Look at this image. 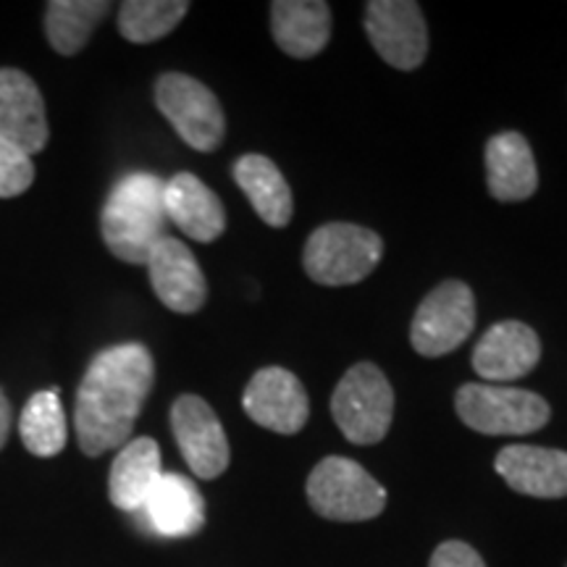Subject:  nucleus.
<instances>
[{
    "instance_id": "nucleus-1",
    "label": "nucleus",
    "mask_w": 567,
    "mask_h": 567,
    "mask_svg": "<svg viewBox=\"0 0 567 567\" xmlns=\"http://www.w3.org/2000/svg\"><path fill=\"white\" fill-rule=\"evenodd\" d=\"M155 381L153 354L145 344H116L95 354L76 392V442L87 457L130 442Z\"/></svg>"
},
{
    "instance_id": "nucleus-2",
    "label": "nucleus",
    "mask_w": 567,
    "mask_h": 567,
    "mask_svg": "<svg viewBox=\"0 0 567 567\" xmlns=\"http://www.w3.org/2000/svg\"><path fill=\"white\" fill-rule=\"evenodd\" d=\"M166 182L147 172L126 174L111 189L101 213V234L118 260L145 266L155 245L166 237Z\"/></svg>"
},
{
    "instance_id": "nucleus-3",
    "label": "nucleus",
    "mask_w": 567,
    "mask_h": 567,
    "mask_svg": "<svg viewBox=\"0 0 567 567\" xmlns=\"http://www.w3.org/2000/svg\"><path fill=\"white\" fill-rule=\"evenodd\" d=\"M384 258V239L358 224L318 226L305 243L302 264L310 279L323 287H350L368 279Z\"/></svg>"
},
{
    "instance_id": "nucleus-4",
    "label": "nucleus",
    "mask_w": 567,
    "mask_h": 567,
    "mask_svg": "<svg viewBox=\"0 0 567 567\" xmlns=\"http://www.w3.org/2000/svg\"><path fill=\"white\" fill-rule=\"evenodd\" d=\"M455 410L467 429L486 436H526L551 417L549 402L528 389L502 384H465L455 394Z\"/></svg>"
},
{
    "instance_id": "nucleus-5",
    "label": "nucleus",
    "mask_w": 567,
    "mask_h": 567,
    "mask_svg": "<svg viewBox=\"0 0 567 567\" xmlns=\"http://www.w3.org/2000/svg\"><path fill=\"white\" fill-rule=\"evenodd\" d=\"M331 415L347 442L379 444L394 417V389L384 371L373 363L352 365L331 396Z\"/></svg>"
},
{
    "instance_id": "nucleus-6",
    "label": "nucleus",
    "mask_w": 567,
    "mask_h": 567,
    "mask_svg": "<svg viewBox=\"0 0 567 567\" xmlns=\"http://www.w3.org/2000/svg\"><path fill=\"white\" fill-rule=\"evenodd\" d=\"M308 502L337 523H363L384 513L386 488L350 457H326L308 478Z\"/></svg>"
},
{
    "instance_id": "nucleus-7",
    "label": "nucleus",
    "mask_w": 567,
    "mask_h": 567,
    "mask_svg": "<svg viewBox=\"0 0 567 567\" xmlns=\"http://www.w3.org/2000/svg\"><path fill=\"white\" fill-rule=\"evenodd\" d=\"M155 105L189 147L213 153L226 137L221 103L200 80L168 71L155 82Z\"/></svg>"
},
{
    "instance_id": "nucleus-8",
    "label": "nucleus",
    "mask_w": 567,
    "mask_h": 567,
    "mask_svg": "<svg viewBox=\"0 0 567 567\" xmlns=\"http://www.w3.org/2000/svg\"><path fill=\"white\" fill-rule=\"evenodd\" d=\"M473 326H476L473 289L463 281L450 279L439 284L417 305L410 326V344L423 358H442L455 352L471 337Z\"/></svg>"
},
{
    "instance_id": "nucleus-9",
    "label": "nucleus",
    "mask_w": 567,
    "mask_h": 567,
    "mask_svg": "<svg viewBox=\"0 0 567 567\" xmlns=\"http://www.w3.org/2000/svg\"><path fill=\"white\" fill-rule=\"evenodd\" d=\"M365 32L375 53L400 71L417 69L429 53V30L415 0H371Z\"/></svg>"
},
{
    "instance_id": "nucleus-10",
    "label": "nucleus",
    "mask_w": 567,
    "mask_h": 567,
    "mask_svg": "<svg viewBox=\"0 0 567 567\" xmlns=\"http://www.w3.org/2000/svg\"><path fill=\"white\" fill-rule=\"evenodd\" d=\"M172 429L184 463L197 478L213 481L226 473L231 460L229 439L216 410L203 396L182 394L172 408Z\"/></svg>"
},
{
    "instance_id": "nucleus-11",
    "label": "nucleus",
    "mask_w": 567,
    "mask_h": 567,
    "mask_svg": "<svg viewBox=\"0 0 567 567\" xmlns=\"http://www.w3.org/2000/svg\"><path fill=\"white\" fill-rule=\"evenodd\" d=\"M243 408L252 423L274 434H297L310 417V400L300 379L287 368H260L245 386Z\"/></svg>"
},
{
    "instance_id": "nucleus-12",
    "label": "nucleus",
    "mask_w": 567,
    "mask_h": 567,
    "mask_svg": "<svg viewBox=\"0 0 567 567\" xmlns=\"http://www.w3.org/2000/svg\"><path fill=\"white\" fill-rule=\"evenodd\" d=\"M542 360V339L528 323L499 321L478 339L473 350V371L484 384H509L528 375Z\"/></svg>"
},
{
    "instance_id": "nucleus-13",
    "label": "nucleus",
    "mask_w": 567,
    "mask_h": 567,
    "mask_svg": "<svg viewBox=\"0 0 567 567\" xmlns=\"http://www.w3.org/2000/svg\"><path fill=\"white\" fill-rule=\"evenodd\" d=\"M153 292L174 313H197L208 300V281L187 245L174 237H163L147 258Z\"/></svg>"
},
{
    "instance_id": "nucleus-14",
    "label": "nucleus",
    "mask_w": 567,
    "mask_h": 567,
    "mask_svg": "<svg viewBox=\"0 0 567 567\" xmlns=\"http://www.w3.org/2000/svg\"><path fill=\"white\" fill-rule=\"evenodd\" d=\"M0 137L19 145L30 158L45 151L51 137L42 92L19 69H0Z\"/></svg>"
},
{
    "instance_id": "nucleus-15",
    "label": "nucleus",
    "mask_w": 567,
    "mask_h": 567,
    "mask_svg": "<svg viewBox=\"0 0 567 567\" xmlns=\"http://www.w3.org/2000/svg\"><path fill=\"white\" fill-rule=\"evenodd\" d=\"M496 473L517 494L536 499L567 496V452L534 444L505 446L494 460Z\"/></svg>"
},
{
    "instance_id": "nucleus-16",
    "label": "nucleus",
    "mask_w": 567,
    "mask_h": 567,
    "mask_svg": "<svg viewBox=\"0 0 567 567\" xmlns=\"http://www.w3.org/2000/svg\"><path fill=\"white\" fill-rule=\"evenodd\" d=\"M166 216L195 243H216L226 231V208L195 174H176L163 189Z\"/></svg>"
},
{
    "instance_id": "nucleus-17",
    "label": "nucleus",
    "mask_w": 567,
    "mask_h": 567,
    "mask_svg": "<svg viewBox=\"0 0 567 567\" xmlns=\"http://www.w3.org/2000/svg\"><path fill=\"white\" fill-rule=\"evenodd\" d=\"M486 187L499 203L528 200L538 189L534 151L520 132H499L486 142Z\"/></svg>"
},
{
    "instance_id": "nucleus-18",
    "label": "nucleus",
    "mask_w": 567,
    "mask_h": 567,
    "mask_svg": "<svg viewBox=\"0 0 567 567\" xmlns=\"http://www.w3.org/2000/svg\"><path fill=\"white\" fill-rule=\"evenodd\" d=\"M271 34L292 59H316L329 45L331 6L323 0H274Z\"/></svg>"
},
{
    "instance_id": "nucleus-19",
    "label": "nucleus",
    "mask_w": 567,
    "mask_h": 567,
    "mask_svg": "<svg viewBox=\"0 0 567 567\" xmlns=\"http://www.w3.org/2000/svg\"><path fill=\"white\" fill-rule=\"evenodd\" d=\"M142 513L155 534L168 538L193 536L205 526V499L200 488L179 473H163Z\"/></svg>"
},
{
    "instance_id": "nucleus-20",
    "label": "nucleus",
    "mask_w": 567,
    "mask_h": 567,
    "mask_svg": "<svg viewBox=\"0 0 567 567\" xmlns=\"http://www.w3.org/2000/svg\"><path fill=\"white\" fill-rule=\"evenodd\" d=\"M161 471V446L151 436L132 439L122 446L118 457L113 460L109 476L111 502L124 513H140L147 496L158 486Z\"/></svg>"
},
{
    "instance_id": "nucleus-21",
    "label": "nucleus",
    "mask_w": 567,
    "mask_h": 567,
    "mask_svg": "<svg viewBox=\"0 0 567 567\" xmlns=\"http://www.w3.org/2000/svg\"><path fill=\"white\" fill-rule=\"evenodd\" d=\"M234 182L243 189L252 210L274 229H284L292 221L295 200L292 189L271 158L258 153H247L234 163Z\"/></svg>"
},
{
    "instance_id": "nucleus-22",
    "label": "nucleus",
    "mask_w": 567,
    "mask_h": 567,
    "mask_svg": "<svg viewBox=\"0 0 567 567\" xmlns=\"http://www.w3.org/2000/svg\"><path fill=\"white\" fill-rule=\"evenodd\" d=\"M109 11V0H51L45 6V32L55 53H80Z\"/></svg>"
},
{
    "instance_id": "nucleus-23",
    "label": "nucleus",
    "mask_w": 567,
    "mask_h": 567,
    "mask_svg": "<svg viewBox=\"0 0 567 567\" xmlns=\"http://www.w3.org/2000/svg\"><path fill=\"white\" fill-rule=\"evenodd\" d=\"M19 434L34 457H55L66 446V413L53 389L30 396L21 410Z\"/></svg>"
},
{
    "instance_id": "nucleus-24",
    "label": "nucleus",
    "mask_w": 567,
    "mask_h": 567,
    "mask_svg": "<svg viewBox=\"0 0 567 567\" xmlns=\"http://www.w3.org/2000/svg\"><path fill=\"white\" fill-rule=\"evenodd\" d=\"M187 11V0H126L118 9V32L124 40L147 45L174 32Z\"/></svg>"
},
{
    "instance_id": "nucleus-25",
    "label": "nucleus",
    "mask_w": 567,
    "mask_h": 567,
    "mask_svg": "<svg viewBox=\"0 0 567 567\" xmlns=\"http://www.w3.org/2000/svg\"><path fill=\"white\" fill-rule=\"evenodd\" d=\"M34 182V163L30 155L13 145L6 137H0V197L11 200L32 187Z\"/></svg>"
},
{
    "instance_id": "nucleus-26",
    "label": "nucleus",
    "mask_w": 567,
    "mask_h": 567,
    "mask_svg": "<svg viewBox=\"0 0 567 567\" xmlns=\"http://www.w3.org/2000/svg\"><path fill=\"white\" fill-rule=\"evenodd\" d=\"M429 567H486L484 559L471 544L465 542H444L439 544L434 555H431Z\"/></svg>"
},
{
    "instance_id": "nucleus-27",
    "label": "nucleus",
    "mask_w": 567,
    "mask_h": 567,
    "mask_svg": "<svg viewBox=\"0 0 567 567\" xmlns=\"http://www.w3.org/2000/svg\"><path fill=\"white\" fill-rule=\"evenodd\" d=\"M9 431H11V402L9 396L3 394V389H0V450H3L6 442H9Z\"/></svg>"
},
{
    "instance_id": "nucleus-28",
    "label": "nucleus",
    "mask_w": 567,
    "mask_h": 567,
    "mask_svg": "<svg viewBox=\"0 0 567 567\" xmlns=\"http://www.w3.org/2000/svg\"><path fill=\"white\" fill-rule=\"evenodd\" d=\"M565 567H567V565H565Z\"/></svg>"
}]
</instances>
